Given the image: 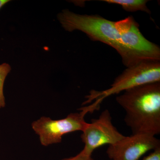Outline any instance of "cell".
Here are the masks:
<instances>
[{"mask_svg": "<svg viewBox=\"0 0 160 160\" xmlns=\"http://www.w3.org/2000/svg\"><path fill=\"white\" fill-rule=\"evenodd\" d=\"M124 92L116 100L125 110L124 121L132 134H159L160 82L148 83Z\"/></svg>", "mask_w": 160, "mask_h": 160, "instance_id": "6da1fadb", "label": "cell"}, {"mask_svg": "<svg viewBox=\"0 0 160 160\" xmlns=\"http://www.w3.org/2000/svg\"><path fill=\"white\" fill-rule=\"evenodd\" d=\"M58 18L66 31L79 30L86 33L92 41L102 42L114 48L121 56L126 67L142 61L123 45L114 22L99 15L78 14L67 9L60 12Z\"/></svg>", "mask_w": 160, "mask_h": 160, "instance_id": "7a4b0ae2", "label": "cell"}, {"mask_svg": "<svg viewBox=\"0 0 160 160\" xmlns=\"http://www.w3.org/2000/svg\"><path fill=\"white\" fill-rule=\"evenodd\" d=\"M160 82V62L144 60L126 69L116 78L109 89L103 91L92 90L86 96L84 105L97 102L101 104L103 100L112 95L118 94L133 87L148 83Z\"/></svg>", "mask_w": 160, "mask_h": 160, "instance_id": "3957f363", "label": "cell"}, {"mask_svg": "<svg viewBox=\"0 0 160 160\" xmlns=\"http://www.w3.org/2000/svg\"><path fill=\"white\" fill-rule=\"evenodd\" d=\"M79 112L70 113L65 118L52 120L42 117L32 124V129L39 137L42 146H47L61 142L64 135L73 132L82 131L88 123L85 117L91 112L88 106L82 107Z\"/></svg>", "mask_w": 160, "mask_h": 160, "instance_id": "277c9868", "label": "cell"}, {"mask_svg": "<svg viewBox=\"0 0 160 160\" xmlns=\"http://www.w3.org/2000/svg\"><path fill=\"white\" fill-rule=\"evenodd\" d=\"M82 132L81 138L85 144L82 150L90 156L98 148L104 145H114L125 137L112 124L108 109L104 110L98 118L88 123Z\"/></svg>", "mask_w": 160, "mask_h": 160, "instance_id": "5b68a950", "label": "cell"}, {"mask_svg": "<svg viewBox=\"0 0 160 160\" xmlns=\"http://www.w3.org/2000/svg\"><path fill=\"white\" fill-rule=\"evenodd\" d=\"M115 25L123 45L140 60L160 61L159 46L144 37L133 17L130 16L115 22Z\"/></svg>", "mask_w": 160, "mask_h": 160, "instance_id": "8992f818", "label": "cell"}, {"mask_svg": "<svg viewBox=\"0 0 160 160\" xmlns=\"http://www.w3.org/2000/svg\"><path fill=\"white\" fill-rule=\"evenodd\" d=\"M160 147V140L155 136L132 134L109 146L106 153L110 160H139L146 152Z\"/></svg>", "mask_w": 160, "mask_h": 160, "instance_id": "52a82bcc", "label": "cell"}, {"mask_svg": "<svg viewBox=\"0 0 160 160\" xmlns=\"http://www.w3.org/2000/svg\"><path fill=\"white\" fill-rule=\"evenodd\" d=\"M102 1L109 4L120 5L126 11L133 12L141 11L149 14L151 13L146 5L148 1L146 0H103Z\"/></svg>", "mask_w": 160, "mask_h": 160, "instance_id": "ba28073f", "label": "cell"}, {"mask_svg": "<svg viewBox=\"0 0 160 160\" xmlns=\"http://www.w3.org/2000/svg\"><path fill=\"white\" fill-rule=\"evenodd\" d=\"M11 70V66L8 63H4L0 65V109L6 106L3 89L6 77Z\"/></svg>", "mask_w": 160, "mask_h": 160, "instance_id": "9c48e42d", "label": "cell"}, {"mask_svg": "<svg viewBox=\"0 0 160 160\" xmlns=\"http://www.w3.org/2000/svg\"><path fill=\"white\" fill-rule=\"evenodd\" d=\"M62 160H93L92 156L86 153L83 150L80 152L79 153L75 156L65 158Z\"/></svg>", "mask_w": 160, "mask_h": 160, "instance_id": "30bf717a", "label": "cell"}, {"mask_svg": "<svg viewBox=\"0 0 160 160\" xmlns=\"http://www.w3.org/2000/svg\"><path fill=\"white\" fill-rule=\"evenodd\" d=\"M142 160H160V147L152 152Z\"/></svg>", "mask_w": 160, "mask_h": 160, "instance_id": "8fae6325", "label": "cell"}, {"mask_svg": "<svg viewBox=\"0 0 160 160\" xmlns=\"http://www.w3.org/2000/svg\"><path fill=\"white\" fill-rule=\"evenodd\" d=\"M10 1L9 0H0V9Z\"/></svg>", "mask_w": 160, "mask_h": 160, "instance_id": "7c38bea8", "label": "cell"}]
</instances>
